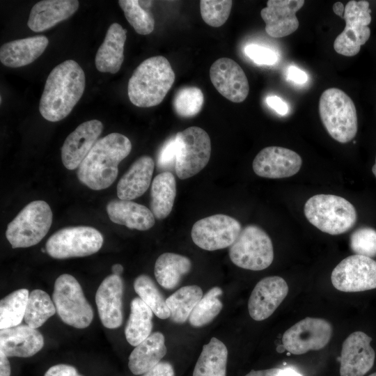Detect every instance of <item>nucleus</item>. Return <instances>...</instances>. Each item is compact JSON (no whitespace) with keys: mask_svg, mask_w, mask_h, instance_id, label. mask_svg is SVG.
Masks as SVG:
<instances>
[{"mask_svg":"<svg viewBox=\"0 0 376 376\" xmlns=\"http://www.w3.org/2000/svg\"><path fill=\"white\" fill-rule=\"evenodd\" d=\"M203 296L202 289L196 285L183 286L176 290L166 299L171 320L178 324L185 322Z\"/></svg>","mask_w":376,"mask_h":376,"instance_id":"33","label":"nucleus"},{"mask_svg":"<svg viewBox=\"0 0 376 376\" xmlns=\"http://www.w3.org/2000/svg\"><path fill=\"white\" fill-rule=\"evenodd\" d=\"M319 113L327 132L336 141L346 143L355 137L358 130L356 107L343 91L338 88L324 91L319 100Z\"/></svg>","mask_w":376,"mask_h":376,"instance_id":"5","label":"nucleus"},{"mask_svg":"<svg viewBox=\"0 0 376 376\" xmlns=\"http://www.w3.org/2000/svg\"><path fill=\"white\" fill-rule=\"evenodd\" d=\"M176 196L174 175L164 171L155 177L150 189V210L157 219H163L171 213Z\"/></svg>","mask_w":376,"mask_h":376,"instance_id":"30","label":"nucleus"},{"mask_svg":"<svg viewBox=\"0 0 376 376\" xmlns=\"http://www.w3.org/2000/svg\"><path fill=\"white\" fill-rule=\"evenodd\" d=\"M126 33V29L120 24L110 25L95 55V67L98 71L111 74L119 71L124 61Z\"/></svg>","mask_w":376,"mask_h":376,"instance_id":"26","label":"nucleus"},{"mask_svg":"<svg viewBox=\"0 0 376 376\" xmlns=\"http://www.w3.org/2000/svg\"><path fill=\"white\" fill-rule=\"evenodd\" d=\"M134 289L139 297L160 319L170 318V311L166 299L153 280L146 274L138 276L134 281Z\"/></svg>","mask_w":376,"mask_h":376,"instance_id":"37","label":"nucleus"},{"mask_svg":"<svg viewBox=\"0 0 376 376\" xmlns=\"http://www.w3.org/2000/svg\"><path fill=\"white\" fill-rule=\"evenodd\" d=\"M102 130V123L95 119L80 124L68 136L61 148L62 162L67 169L79 168Z\"/></svg>","mask_w":376,"mask_h":376,"instance_id":"19","label":"nucleus"},{"mask_svg":"<svg viewBox=\"0 0 376 376\" xmlns=\"http://www.w3.org/2000/svg\"><path fill=\"white\" fill-rule=\"evenodd\" d=\"M110 220L130 229L146 230L155 224L152 211L146 206L128 200H112L107 205Z\"/></svg>","mask_w":376,"mask_h":376,"instance_id":"27","label":"nucleus"},{"mask_svg":"<svg viewBox=\"0 0 376 376\" xmlns=\"http://www.w3.org/2000/svg\"><path fill=\"white\" fill-rule=\"evenodd\" d=\"M350 248L357 255L376 256V230L370 227L354 230L350 236Z\"/></svg>","mask_w":376,"mask_h":376,"instance_id":"41","label":"nucleus"},{"mask_svg":"<svg viewBox=\"0 0 376 376\" xmlns=\"http://www.w3.org/2000/svg\"><path fill=\"white\" fill-rule=\"evenodd\" d=\"M175 75L166 58L156 56L143 61L130 78L127 94L130 102L139 107L160 104L173 86Z\"/></svg>","mask_w":376,"mask_h":376,"instance_id":"3","label":"nucleus"},{"mask_svg":"<svg viewBox=\"0 0 376 376\" xmlns=\"http://www.w3.org/2000/svg\"><path fill=\"white\" fill-rule=\"evenodd\" d=\"M44 376H82L77 369L68 364H57L50 367L45 373Z\"/></svg>","mask_w":376,"mask_h":376,"instance_id":"44","label":"nucleus"},{"mask_svg":"<svg viewBox=\"0 0 376 376\" xmlns=\"http://www.w3.org/2000/svg\"><path fill=\"white\" fill-rule=\"evenodd\" d=\"M267 105L279 114L283 116L288 112V104L277 96H269L266 99Z\"/></svg>","mask_w":376,"mask_h":376,"instance_id":"46","label":"nucleus"},{"mask_svg":"<svg viewBox=\"0 0 376 376\" xmlns=\"http://www.w3.org/2000/svg\"><path fill=\"white\" fill-rule=\"evenodd\" d=\"M304 0H269L260 11L265 31L272 38L288 36L299 27L296 13L304 5Z\"/></svg>","mask_w":376,"mask_h":376,"instance_id":"20","label":"nucleus"},{"mask_svg":"<svg viewBox=\"0 0 376 376\" xmlns=\"http://www.w3.org/2000/svg\"><path fill=\"white\" fill-rule=\"evenodd\" d=\"M282 376H302V375L291 368H286L283 369Z\"/></svg>","mask_w":376,"mask_h":376,"instance_id":"51","label":"nucleus"},{"mask_svg":"<svg viewBox=\"0 0 376 376\" xmlns=\"http://www.w3.org/2000/svg\"><path fill=\"white\" fill-rule=\"evenodd\" d=\"M308 221L322 232L336 235L346 233L357 219L354 205L345 198L333 194H317L304 205Z\"/></svg>","mask_w":376,"mask_h":376,"instance_id":"4","label":"nucleus"},{"mask_svg":"<svg viewBox=\"0 0 376 376\" xmlns=\"http://www.w3.org/2000/svg\"><path fill=\"white\" fill-rule=\"evenodd\" d=\"M49 43L45 36H36L4 43L0 48L1 63L16 68L27 65L36 60Z\"/></svg>","mask_w":376,"mask_h":376,"instance_id":"24","label":"nucleus"},{"mask_svg":"<svg viewBox=\"0 0 376 376\" xmlns=\"http://www.w3.org/2000/svg\"><path fill=\"white\" fill-rule=\"evenodd\" d=\"M153 312L139 297L130 303V313L125 328L127 341L136 347L150 334Z\"/></svg>","mask_w":376,"mask_h":376,"instance_id":"32","label":"nucleus"},{"mask_svg":"<svg viewBox=\"0 0 376 376\" xmlns=\"http://www.w3.org/2000/svg\"><path fill=\"white\" fill-rule=\"evenodd\" d=\"M372 172H373V173L374 174V175L376 178V156H375V164H373V166L372 167Z\"/></svg>","mask_w":376,"mask_h":376,"instance_id":"53","label":"nucleus"},{"mask_svg":"<svg viewBox=\"0 0 376 376\" xmlns=\"http://www.w3.org/2000/svg\"><path fill=\"white\" fill-rule=\"evenodd\" d=\"M113 274L120 276L123 272V267L120 264H115L111 267Z\"/></svg>","mask_w":376,"mask_h":376,"instance_id":"52","label":"nucleus"},{"mask_svg":"<svg viewBox=\"0 0 376 376\" xmlns=\"http://www.w3.org/2000/svg\"><path fill=\"white\" fill-rule=\"evenodd\" d=\"M368 376H376V372L369 375Z\"/></svg>","mask_w":376,"mask_h":376,"instance_id":"54","label":"nucleus"},{"mask_svg":"<svg viewBox=\"0 0 376 376\" xmlns=\"http://www.w3.org/2000/svg\"><path fill=\"white\" fill-rule=\"evenodd\" d=\"M288 78L297 84H304L307 81L306 74L295 66H290L288 70Z\"/></svg>","mask_w":376,"mask_h":376,"instance_id":"47","label":"nucleus"},{"mask_svg":"<svg viewBox=\"0 0 376 376\" xmlns=\"http://www.w3.org/2000/svg\"><path fill=\"white\" fill-rule=\"evenodd\" d=\"M245 54L259 65H272L278 61L277 54L272 49L256 44L248 45L244 48Z\"/></svg>","mask_w":376,"mask_h":376,"instance_id":"42","label":"nucleus"},{"mask_svg":"<svg viewBox=\"0 0 376 376\" xmlns=\"http://www.w3.org/2000/svg\"><path fill=\"white\" fill-rule=\"evenodd\" d=\"M331 280L334 288L345 292L376 288V260L361 255H352L333 269Z\"/></svg>","mask_w":376,"mask_h":376,"instance_id":"13","label":"nucleus"},{"mask_svg":"<svg viewBox=\"0 0 376 376\" xmlns=\"http://www.w3.org/2000/svg\"><path fill=\"white\" fill-rule=\"evenodd\" d=\"M86 86L81 66L69 59L56 65L49 73L40 100L39 110L47 120L65 118L81 99Z\"/></svg>","mask_w":376,"mask_h":376,"instance_id":"1","label":"nucleus"},{"mask_svg":"<svg viewBox=\"0 0 376 376\" xmlns=\"http://www.w3.org/2000/svg\"><path fill=\"white\" fill-rule=\"evenodd\" d=\"M288 293L286 281L281 276H267L254 287L248 301L249 313L252 319L262 321L268 318Z\"/></svg>","mask_w":376,"mask_h":376,"instance_id":"18","label":"nucleus"},{"mask_svg":"<svg viewBox=\"0 0 376 376\" xmlns=\"http://www.w3.org/2000/svg\"><path fill=\"white\" fill-rule=\"evenodd\" d=\"M333 11L336 15L343 17L345 6L343 3L336 2L333 6Z\"/></svg>","mask_w":376,"mask_h":376,"instance_id":"50","label":"nucleus"},{"mask_svg":"<svg viewBox=\"0 0 376 376\" xmlns=\"http://www.w3.org/2000/svg\"><path fill=\"white\" fill-rule=\"evenodd\" d=\"M332 326L326 320L306 318L285 331L282 343L293 354H303L310 350L324 347L332 336Z\"/></svg>","mask_w":376,"mask_h":376,"instance_id":"14","label":"nucleus"},{"mask_svg":"<svg viewBox=\"0 0 376 376\" xmlns=\"http://www.w3.org/2000/svg\"><path fill=\"white\" fill-rule=\"evenodd\" d=\"M222 293L221 288L216 286L202 297L189 318L191 326L201 327L207 325L219 315L223 308L219 299Z\"/></svg>","mask_w":376,"mask_h":376,"instance_id":"38","label":"nucleus"},{"mask_svg":"<svg viewBox=\"0 0 376 376\" xmlns=\"http://www.w3.org/2000/svg\"><path fill=\"white\" fill-rule=\"evenodd\" d=\"M191 268V262L189 258L174 253H164L157 258L154 274L162 287L171 290L178 285L182 277L188 274Z\"/></svg>","mask_w":376,"mask_h":376,"instance_id":"29","label":"nucleus"},{"mask_svg":"<svg viewBox=\"0 0 376 376\" xmlns=\"http://www.w3.org/2000/svg\"><path fill=\"white\" fill-rule=\"evenodd\" d=\"M118 4L127 22L140 35H148L155 28V19L149 9L150 1L120 0Z\"/></svg>","mask_w":376,"mask_h":376,"instance_id":"36","label":"nucleus"},{"mask_svg":"<svg viewBox=\"0 0 376 376\" xmlns=\"http://www.w3.org/2000/svg\"><path fill=\"white\" fill-rule=\"evenodd\" d=\"M103 241L101 233L93 227H67L49 237L45 249L56 259L84 257L97 252Z\"/></svg>","mask_w":376,"mask_h":376,"instance_id":"9","label":"nucleus"},{"mask_svg":"<svg viewBox=\"0 0 376 376\" xmlns=\"http://www.w3.org/2000/svg\"><path fill=\"white\" fill-rule=\"evenodd\" d=\"M203 102L204 96L200 88L187 86L176 93L173 99V107L178 116L190 118L200 112Z\"/></svg>","mask_w":376,"mask_h":376,"instance_id":"39","label":"nucleus"},{"mask_svg":"<svg viewBox=\"0 0 376 376\" xmlns=\"http://www.w3.org/2000/svg\"><path fill=\"white\" fill-rule=\"evenodd\" d=\"M52 223V212L45 201L26 205L8 225L6 237L13 249L26 248L39 243Z\"/></svg>","mask_w":376,"mask_h":376,"instance_id":"6","label":"nucleus"},{"mask_svg":"<svg viewBox=\"0 0 376 376\" xmlns=\"http://www.w3.org/2000/svg\"><path fill=\"white\" fill-rule=\"evenodd\" d=\"M242 226L235 218L218 214L203 218L192 226L194 244L207 251L230 247L239 236Z\"/></svg>","mask_w":376,"mask_h":376,"instance_id":"12","label":"nucleus"},{"mask_svg":"<svg viewBox=\"0 0 376 376\" xmlns=\"http://www.w3.org/2000/svg\"><path fill=\"white\" fill-rule=\"evenodd\" d=\"M229 257L236 266L253 271L267 268L274 259L272 240L256 225H248L229 248Z\"/></svg>","mask_w":376,"mask_h":376,"instance_id":"8","label":"nucleus"},{"mask_svg":"<svg viewBox=\"0 0 376 376\" xmlns=\"http://www.w3.org/2000/svg\"><path fill=\"white\" fill-rule=\"evenodd\" d=\"M29 292L26 288L10 293L0 301V329L18 326L24 318Z\"/></svg>","mask_w":376,"mask_h":376,"instance_id":"34","label":"nucleus"},{"mask_svg":"<svg viewBox=\"0 0 376 376\" xmlns=\"http://www.w3.org/2000/svg\"><path fill=\"white\" fill-rule=\"evenodd\" d=\"M154 168V161L150 156L138 158L117 185L118 198L132 201L142 196L150 187Z\"/></svg>","mask_w":376,"mask_h":376,"instance_id":"25","label":"nucleus"},{"mask_svg":"<svg viewBox=\"0 0 376 376\" xmlns=\"http://www.w3.org/2000/svg\"><path fill=\"white\" fill-rule=\"evenodd\" d=\"M210 77L217 91L233 102H242L249 95V84L245 72L231 58L215 61L210 67Z\"/></svg>","mask_w":376,"mask_h":376,"instance_id":"15","label":"nucleus"},{"mask_svg":"<svg viewBox=\"0 0 376 376\" xmlns=\"http://www.w3.org/2000/svg\"><path fill=\"white\" fill-rule=\"evenodd\" d=\"M55 305L45 291L36 289L29 293L24 321L28 326L37 329L55 314Z\"/></svg>","mask_w":376,"mask_h":376,"instance_id":"35","label":"nucleus"},{"mask_svg":"<svg viewBox=\"0 0 376 376\" xmlns=\"http://www.w3.org/2000/svg\"><path fill=\"white\" fill-rule=\"evenodd\" d=\"M177 152L178 145L174 136L169 139L161 148L157 157V167L165 169L175 164Z\"/></svg>","mask_w":376,"mask_h":376,"instance_id":"43","label":"nucleus"},{"mask_svg":"<svg viewBox=\"0 0 376 376\" xmlns=\"http://www.w3.org/2000/svg\"><path fill=\"white\" fill-rule=\"evenodd\" d=\"M165 338L162 333L156 331L140 343L129 357L128 367L136 375L150 371L166 354Z\"/></svg>","mask_w":376,"mask_h":376,"instance_id":"28","label":"nucleus"},{"mask_svg":"<svg viewBox=\"0 0 376 376\" xmlns=\"http://www.w3.org/2000/svg\"><path fill=\"white\" fill-rule=\"evenodd\" d=\"M79 6L77 0L40 1L31 8L27 25L33 31H44L71 17Z\"/></svg>","mask_w":376,"mask_h":376,"instance_id":"23","label":"nucleus"},{"mask_svg":"<svg viewBox=\"0 0 376 376\" xmlns=\"http://www.w3.org/2000/svg\"><path fill=\"white\" fill-rule=\"evenodd\" d=\"M228 350L224 343L215 337L203 345L195 365L193 376H226Z\"/></svg>","mask_w":376,"mask_h":376,"instance_id":"31","label":"nucleus"},{"mask_svg":"<svg viewBox=\"0 0 376 376\" xmlns=\"http://www.w3.org/2000/svg\"><path fill=\"white\" fill-rule=\"evenodd\" d=\"M301 164V157L296 152L283 147L269 146L257 154L252 166L256 175L276 179L295 175Z\"/></svg>","mask_w":376,"mask_h":376,"instance_id":"16","label":"nucleus"},{"mask_svg":"<svg viewBox=\"0 0 376 376\" xmlns=\"http://www.w3.org/2000/svg\"><path fill=\"white\" fill-rule=\"evenodd\" d=\"M123 282L120 276L111 274L100 283L95 295V303L102 324L108 329L121 326Z\"/></svg>","mask_w":376,"mask_h":376,"instance_id":"21","label":"nucleus"},{"mask_svg":"<svg viewBox=\"0 0 376 376\" xmlns=\"http://www.w3.org/2000/svg\"><path fill=\"white\" fill-rule=\"evenodd\" d=\"M370 13L368 1L352 0L347 3L343 14L345 28L334 42V49L338 54L354 56L360 52L370 36Z\"/></svg>","mask_w":376,"mask_h":376,"instance_id":"11","label":"nucleus"},{"mask_svg":"<svg viewBox=\"0 0 376 376\" xmlns=\"http://www.w3.org/2000/svg\"><path fill=\"white\" fill-rule=\"evenodd\" d=\"M143 376H175L172 365L167 361H161Z\"/></svg>","mask_w":376,"mask_h":376,"instance_id":"45","label":"nucleus"},{"mask_svg":"<svg viewBox=\"0 0 376 376\" xmlns=\"http://www.w3.org/2000/svg\"><path fill=\"white\" fill-rule=\"evenodd\" d=\"M178 152L175 164L177 176L185 180L200 172L208 163L211 142L202 128L192 126L175 135Z\"/></svg>","mask_w":376,"mask_h":376,"instance_id":"10","label":"nucleus"},{"mask_svg":"<svg viewBox=\"0 0 376 376\" xmlns=\"http://www.w3.org/2000/svg\"><path fill=\"white\" fill-rule=\"evenodd\" d=\"M282 368H274L260 370H251L245 376H282Z\"/></svg>","mask_w":376,"mask_h":376,"instance_id":"48","label":"nucleus"},{"mask_svg":"<svg viewBox=\"0 0 376 376\" xmlns=\"http://www.w3.org/2000/svg\"><path fill=\"white\" fill-rule=\"evenodd\" d=\"M43 345L42 334L27 324L0 331V350L8 357H30L38 353Z\"/></svg>","mask_w":376,"mask_h":376,"instance_id":"22","label":"nucleus"},{"mask_svg":"<svg viewBox=\"0 0 376 376\" xmlns=\"http://www.w3.org/2000/svg\"><path fill=\"white\" fill-rule=\"evenodd\" d=\"M371 337L362 331L350 334L343 341L340 357V376H363L373 366L375 353Z\"/></svg>","mask_w":376,"mask_h":376,"instance_id":"17","label":"nucleus"},{"mask_svg":"<svg viewBox=\"0 0 376 376\" xmlns=\"http://www.w3.org/2000/svg\"><path fill=\"white\" fill-rule=\"evenodd\" d=\"M232 6L230 0H201L200 10L202 19L211 26L219 27L228 19Z\"/></svg>","mask_w":376,"mask_h":376,"instance_id":"40","label":"nucleus"},{"mask_svg":"<svg viewBox=\"0 0 376 376\" xmlns=\"http://www.w3.org/2000/svg\"><path fill=\"white\" fill-rule=\"evenodd\" d=\"M52 300L61 320L77 329L88 327L93 319V310L77 280L63 274L55 281Z\"/></svg>","mask_w":376,"mask_h":376,"instance_id":"7","label":"nucleus"},{"mask_svg":"<svg viewBox=\"0 0 376 376\" xmlns=\"http://www.w3.org/2000/svg\"><path fill=\"white\" fill-rule=\"evenodd\" d=\"M131 150L130 140L120 133L100 139L79 165V180L93 190L110 187L117 178L118 164Z\"/></svg>","mask_w":376,"mask_h":376,"instance_id":"2","label":"nucleus"},{"mask_svg":"<svg viewBox=\"0 0 376 376\" xmlns=\"http://www.w3.org/2000/svg\"><path fill=\"white\" fill-rule=\"evenodd\" d=\"M10 366L8 357L0 350V376L10 375Z\"/></svg>","mask_w":376,"mask_h":376,"instance_id":"49","label":"nucleus"}]
</instances>
